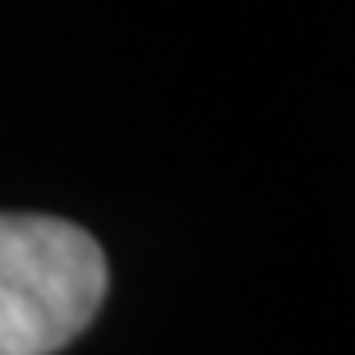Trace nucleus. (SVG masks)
Masks as SVG:
<instances>
[{"label":"nucleus","mask_w":355,"mask_h":355,"mask_svg":"<svg viewBox=\"0 0 355 355\" xmlns=\"http://www.w3.org/2000/svg\"><path fill=\"white\" fill-rule=\"evenodd\" d=\"M106 300V254L74 222L0 212V355H55Z\"/></svg>","instance_id":"nucleus-1"}]
</instances>
